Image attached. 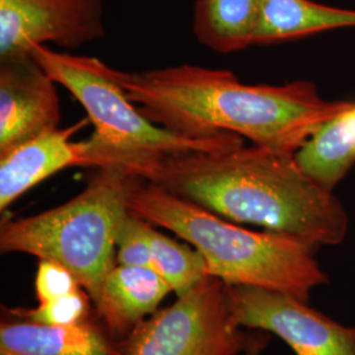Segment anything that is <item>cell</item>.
Instances as JSON below:
<instances>
[{
	"mask_svg": "<svg viewBox=\"0 0 355 355\" xmlns=\"http://www.w3.org/2000/svg\"><path fill=\"white\" fill-rule=\"evenodd\" d=\"M117 79L145 117L173 133L193 139L234 133L290 154L355 103L324 99L308 80L245 85L232 71L196 64L117 70Z\"/></svg>",
	"mask_w": 355,
	"mask_h": 355,
	"instance_id": "6da1fadb",
	"label": "cell"
},
{
	"mask_svg": "<svg viewBox=\"0 0 355 355\" xmlns=\"http://www.w3.org/2000/svg\"><path fill=\"white\" fill-rule=\"evenodd\" d=\"M144 180L229 221L316 248L341 243L349 230L341 200L305 173L296 154L241 144L220 152L167 155Z\"/></svg>",
	"mask_w": 355,
	"mask_h": 355,
	"instance_id": "7a4b0ae2",
	"label": "cell"
},
{
	"mask_svg": "<svg viewBox=\"0 0 355 355\" xmlns=\"http://www.w3.org/2000/svg\"><path fill=\"white\" fill-rule=\"evenodd\" d=\"M129 209L196 248L209 275L228 286L283 292L308 303L311 292L329 283L315 257L316 246L274 232L242 228L152 182H137Z\"/></svg>",
	"mask_w": 355,
	"mask_h": 355,
	"instance_id": "3957f363",
	"label": "cell"
},
{
	"mask_svg": "<svg viewBox=\"0 0 355 355\" xmlns=\"http://www.w3.org/2000/svg\"><path fill=\"white\" fill-rule=\"evenodd\" d=\"M140 179L128 166L96 168L85 190L67 203L37 215L3 220L1 253L29 254L62 265L94 303L116 266L117 237L130 214V193Z\"/></svg>",
	"mask_w": 355,
	"mask_h": 355,
	"instance_id": "277c9868",
	"label": "cell"
},
{
	"mask_svg": "<svg viewBox=\"0 0 355 355\" xmlns=\"http://www.w3.org/2000/svg\"><path fill=\"white\" fill-rule=\"evenodd\" d=\"M31 54L86 110L95 128L92 137L142 179L162 157L220 152L242 144L241 136L234 133L193 139L155 125L129 99L117 79V70L96 57L55 51L45 45L33 48Z\"/></svg>",
	"mask_w": 355,
	"mask_h": 355,
	"instance_id": "5b68a950",
	"label": "cell"
},
{
	"mask_svg": "<svg viewBox=\"0 0 355 355\" xmlns=\"http://www.w3.org/2000/svg\"><path fill=\"white\" fill-rule=\"evenodd\" d=\"M227 284L207 277L177 302L155 311L129 333L121 355H242L266 331L237 327Z\"/></svg>",
	"mask_w": 355,
	"mask_h": 355,
	"instance_id": "8992f818",
	"label": "cell"
},
{
	"mask_svg": "<svg viewBox=\"0 0 355 355\" xmlns=\"http://www.w3.org/2000/svg\"><path fill=\"white\" fill-rule=\"evenodd\" d=\"M227 290L237 327L275 334L295 355H355V327L331 320L306 302L250 286Z\"/></svg>",
	"mask_w": 355,
	"mask_h": 355,
	"instance_id": "52a82bcc",
	"label": "cell"
},
{
	"mask_svg": "<svg viewBox=\"0 0 355 355\" xmlns=\"http://www.w3.org/2000/svg\"><path fill=\"white\" fill-rule=\"evenodd\" d=\"M104 33L103 0H0V60L45 42L76 49Z\"/></svg>",
	"mask_w": 355,
	"mask_h": 355,
	"instance_id": "ba28073f",
	"label": "cell"
},
{
	"mask_svg": "<svg viewBox=\"0 0 355 355\" xmlns=\"http://www.w3.org/2000/svg\"><path fill=\"white\" fill-rule=\"evenodd\" d=\"M86 120L71 127L57 128L0 155V212L7 211L26 191L67 167L123 165L116 153L92 136L73 141Z\"/></svg>",
	"mask_w": 355,
	"mask_h": 355,
	"instance_id": "9c48e42d",
	"label": "cell"
},
{
	"mask_svg": "<svg viewBox=\"0 0 355 355\" xmlns=\"http://www.w3.org/2000/svg\"><path fill=\"white\" fill-rule=\"evenodd\" d=\"M55 85L31 53L0 60V155L60 128Z\"/></svg>",
	"mask_w": 355,
	"mask_h": 355,
	"instance_id": "30bf717a",
	"label": "cell"
},
{
	"mask_svg": "<svg viewBox=\"0 0 355 355\" xmlns=\"http://www.w3.org/2000/svg\"><path fill=\"white\" fill-rule=\"evenodd\" d=\"M170 292V284L150 267L116 265L103 282L94 305L112 337H128Z\"/></svg>",
	"mask_w": 355,
	"mask_h": 355,
	"instance_id": "8fae6325",
	"label": "cell"
},
{
	"mask_svg": "<svg viewBox=\"0 0 355 355\" xmlns=\"http://www.w3.org/2000/svg\"><path fill=\"white\" fill-rule=\"evenodd\" d=\"M0 355H121V343L89 320L64 327L24 320L1 322Z\"/></svg>",
	"mask_w": 355,
	"mask_h": 355,
	"instance_id": "7c38bea8",
	"label": "cell"
},
{
	"mask_svg": "<svg viewBox=\"0 0 355 355\" xmlns=\"http://www.w3.org/2000/svg\"><path fill=\"white\" fill-rule=\"evenodd\" d=\"M341 28H355V10L312 0H262L255 45H271Z\"/></svg>",
	"mask_w": 355,
	"mask_h": 355,
	"instance_id": "4fadbf2b",
	"label": "cell"
},
{
	"mask_svg": "<svg viewBox=\"0 0 355 355\" xmlns=\"http://www.w3.org/2000/svg\"><path fill=\"white\" fill-rule=\"evenodd\" d=\"M262 0H196L192 31L204 46L218 53L255 45Z\"/></svg>",
	"mask_w": 355,
	"mask_h": 355,
	"instance_id": "5bb4252c",
	"label": "cell"
},
{
	"mask_svg": "<svg viewBox=\"0 0 355 355\" xmlns=\"http://www.w3.org/2000/svg\"><path fill=\"white\" fill-rule=\"evenodd\" d=\"M296 159L309 177L334 191L355 165V103L318 129L296 153Z\"/></svg>",
	"mask_w": 355,
	"mask_h": 355,
	"instance_id": "9a60e30c",
	"label": "cell"
},
{
	"mask_svg": "<svg viewBox=\"0 0 355 355\" xmlns=\"http://www.w3.org/2000/svg\"><path fill=\"white\" fill-rule=\"evenodd\" d=\"M148 239L153 254V268L170 284L178 297L187 293L209 275L203 254L154 228L148 227Z\"/></svg>",
	"mask_w": 355,
	"mask_h": 355,
	"instance_id": "2e32d148",
	"label": "cell"
},
{
	"mask_svg": "<svg viewBox=\"0 0 355 355\" xmlns=\"http://www.w3.org/2000/svg\"><path fill=\"white\" fill-rule=\"evenodd\" d=\"M91 297L85 288L64 297L40 303L32 309H13L12 315L26 321L44 325H76L87 321L91 309Z\"/></svg>",
	"mask_w": 355,
	"mask_h": 355,
	"instance_id": "e0dca14e",
	"label": "cell"
},
{
	"mask_svg": "<svg viewBox=\"0 0 355 355\" xmlns=\"http://www.w3.org/2000/svg\"><path fill=\"white\" fill-rule=\"evenodd\" d=\"M148 227L149 221L130 211L117 237L116 265L153 268V254L148 239Z\"/></svg>",
	"mask_w": 355,
	"mask_h": 355,
	"instance_id": "ac0fdd59",
	"label": "cell"
},
{
	"mask_svg": "<svg viewBox=\"0 0 355 355\" xmlns=\"http://www.w3.org/2000/svg\"><path fill=\"white\" fill-rule=\"evenodd\" d=\"M80 288L83 287L66 267L51 261H40L35 282L36 297L40 303L64 297Z\"/></svg>",
	"mask_w": 355,
	"mask_h": 355,
	"instance_id": "d6986e66",
	"label": "cell"
},
{
	"mask_svg": "<svg viewBox=\"0 0 355 355\" xmlns=\"http://www.w3.org/2000/svg\"><path fill=\"white\" fill-rule=\"evenodd\" d=\"M265 334H267V333H265ZM265 334L259 338V341L254 343L253 346L249 350H246L242 355H261L262 350L266 347L267 343L270 340L268 336H265Z\"/></svg>",
	"mask_w": 355,
	"mask_h": 355,
	"instance_id": "ffe728a7",
	"label": "cell"
}]
</instances>
